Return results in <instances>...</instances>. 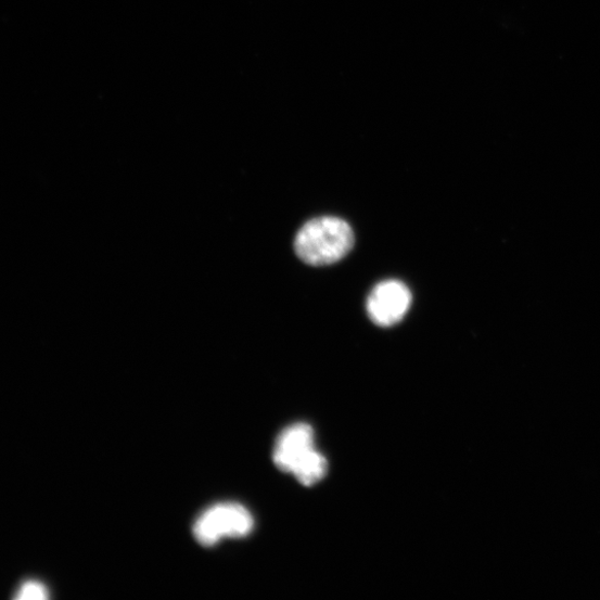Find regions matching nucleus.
Listing matches in <instances>:
<instances>
[{
    "mask_svg": "<svg viewBox=\"0 0 600 600\" xmlns=\"http://www.w3.org/2000/svg\"><path fill=\"white\" fill-rule=\"evenodd\" d=\"M355 238L348 222L339 217H318L299 230L296 255L311 266H328L342 260L353 248Z\"/></svg>",
    "mask_w": 600,
    "mask_h": 600,
    "instance_id": "obj_1",
    "label": "nucleus"
},
{
    "mask_svg": "<svg viewBox=\"0 0 600 600\" xmlns=\"http://www.w3.org/2000/svg\"><path fill=\"white\" fill-rule=\"evenodd\" d=\"M50 597L49 589L42 583L28 580L21 585L15 599L18 600H44Z\"/></svg>",
    "mask_w": 600,
    "mask_h": 600,
    "instance_id": "obj_6",
    "label": "nucleus"
},
{
    "mask_svg": "<svg viewBox=\"0 0 600 600\" xmlns=\"http://www.w3.org/2000/svg\"><path fill=\"white\" fill-rule=\"evenodd\" d=\"M411 299V293L404 283L395 280L385 281L369 294L367 312L378 327L391 328L403 320Z\"/></svg>",
    "mask_w": 600,
    "mask_h": 600,
    "instance_id": "obj_3",
    "label": "nucleus"
},
{
    "mask_svg": "<svg viewBox=\"0 0 600 600\" xmlns=\"http://www.w3.org/2000/svg\"><path fill=\"white\" fill-rule=\"evenodd\" d=\"M328 460L324 456L312 450L293 472V475L305 486H311L325 477Z\"/></svg>",
    "mask_w": 600,
    "mask_h": 600,
    "instance_id": "obj_5",
    "label": "nucleus"
},
{
    "mask_svg": "<svg viewBox=\"0 0 600 600\" xmlns=\"http://www.w3.org/2000/svg\"><path fill=\"white\" fill-rule=\"evenodd\" d=\"M314 431L307 424H295L286 429L277 439L273 449V463L285 473H291L312 450Z\"/></svg>",
    "mask_w": 600,
    "mask_h": 600,
    "instance_id": "obj_4",
    "label": "nucleus"
},
{
    "mask_svg": "<svg viewBox=\"0 0 600 600\" xmlns=\"http://www.w3.org/2000/svg\"><path fill=\"white\" fill-rule=\"evenodd\" d=\"M254 527V519L244 506L218 503L205 511L195 522L193 533L203 546H214L224 537H244Z\"/></svg>",
    "mask_w": 600,
    "mask_h": 600,
    "instance_id": "obj_2",
    "label": "nucleus"
}]
</instances>
